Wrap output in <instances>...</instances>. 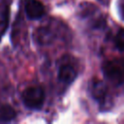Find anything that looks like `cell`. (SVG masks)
<instances>
[{
  "label": "cell",
  "instance_id": "cell-1",
  "mask_svg": "<svg viewBox=\"0 0 124 124\" xmlns=\"http://www.w3.org/2000/svg\"><path fill=\"white\" fill-rule=\"evenodd\" d=\"M104 76L115 84L124 82V59L113 58L106 61L102 66Z\"/></svg>",
  "mask_w": 124,
  "mask_h": 124
},
{
  "label": "cell",
  "instance_id": "cell-2",
  "mask_svg": "<svg viewBox=\"0 0 124 124\" xmlns=\"http://www.w3.org/2000/svg\"><path fill=\"white\" fill-rule=\"evenodd\" d=\"M21 99L26 108L39 109L45 102V91L40 86H31L22 92Z\"/></svg>",
  "mask_w": 124,
  "mask_h": 124
},
{
  "label": "cell",
  "instance_id": "cell-3",
  "mask_svg": "<svg viewBox=\"0 0 124 124\" xmlns=\"http://www.w3.org/2000/svg\"><path fill=\"white\" fill-rule=\"evenodd\" d=\"M24 11L29 19H39L45 15V7L39 0H25Z\"/></svg>",
  "mask_w": 124,
  "mask_h": 124
},
{
  "label": "cell",
  "instance_id": "cell-4",
  "mask_svg": "<svg viewBox=\"0 0 124 124\" xmlns=\"http://www.w3.org/2000/svg\"><path fill=\"white\" fill-rule=\"evenodd\" d=\"M77 72L75 68L69 64L62 65L58 70V78L64 83H71L76 79Z\"/></svg>",
  "mask_w": 124,
  "mask_h": 124
},
{
  "label": "cell",
  "instance_id": "cell-5",
  "mask_svg": "<svg viewBox=\"0 0 124 124\" xmlns=\"http://www.w3.org/2000/svg\"><path fill=\"white\" fill-rule=\"evenodd\" d=\"M91 94L94 99L97 101L101 102L105 99L107 95V86L106 84L99 80V79H94L91 84Z\"/></svg>",
  "mask_w": 124,
  "mask_h": 124
},
{
  "label": "cell",
  "instance_id": "cell-6",
  "mask_svg": "<svg viewBox=\"0 0 124 124\" xmlns=\"http://www.w3.org/2000/svg\"><path fill=\"white\" fill-rule=\"evenodd\" d=\"M16 113V110L10 105L3 104L0 105V122H10L15 119Z\"/></svg>",
  "mask_w": 124,
  "mask_h": 124
},
{
  "label": "cell",
  "instance_id": "cell-7",
  "mask_svg": "<svg viewBox=\"0 0 124 124\" xmlns=\"http://www.w3.org/2000/svg\"><path fill=\"white\" fill-rule=\"evenodd\" d=\"M8 18H9L8 6H2L0 8V35H2L7 28Z\"/></svg>",
  "mask_w": 124,
  "mask_h": 124
},
{
  "label": "cell",
  "instance_id": "cell-8",
  "mask_svg": "<svg viewBox=\"0 0 124 124\" xmlns=\"http://www.w3.org/2000/svg\"><path fill=\"white\" fill-rule=\"evenodd\" d=\"M114 44L117 49L120 51H124V28L120 29L114 38Z\"/></svg>",
  "mask_w": 124,
  "mask_h": 124
},
{
  "label": "cell",
  "instance_id": "cell-9",
  "mask_svg": "<svg viewBox=\"0 0 124 124\" xmlns=\"http://www.w3.org/2000/svg\"><path fill=\"white\" fill-rule=\"evenodd\" d=\"M117 6H118V12H119L121 17L124 19V0H119Z\"/></svg>",
  "mask_w": 124,
  "mask_h": 124
}]
</instances>
